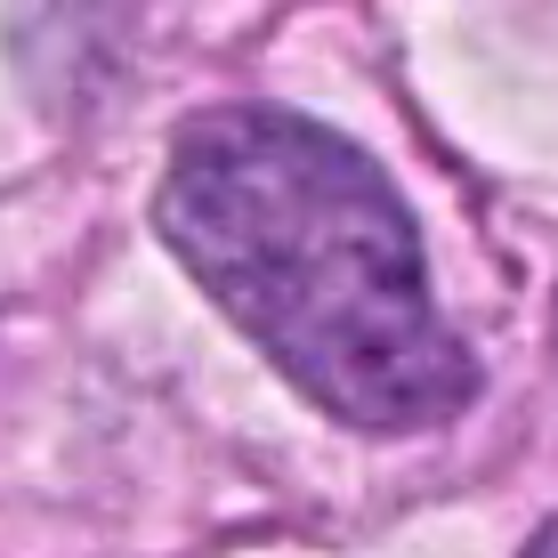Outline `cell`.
I'll list each match as a JSON object with an SVG mask.
<instances>
[{
  "instance_id": "1",
  "label": "cell",
  "mask_w": 558,
  "mask_h": 558,
  "mask_svg": "<svg viewBox=\"0 0 558 558\" xmlns=\"http://www.w3.org/2000/svg\"><path fill=\"white\" fill-rule=\"evenodd\" d=\"M162 235L324 413L429 429L470 405L477 364L429 300L405 203L340 130L276 106L203 113L170 154Z\"/></svg>"
},
{
  "instance_id": "2",
  "label": "cell",
  "mask_w": 558,
  "mask_h": 558,
  "mask_svg": "<svg viewBox=\"0 0 558 558\" xmlns=\"http://www.w3.org/2000/svg\"><path fill=\"white\" fill-rule=\"evenodd\" d=\"M526 558H558V518H550L543 534H534V550H526Z\"/></svg>"
}]
</instances>
